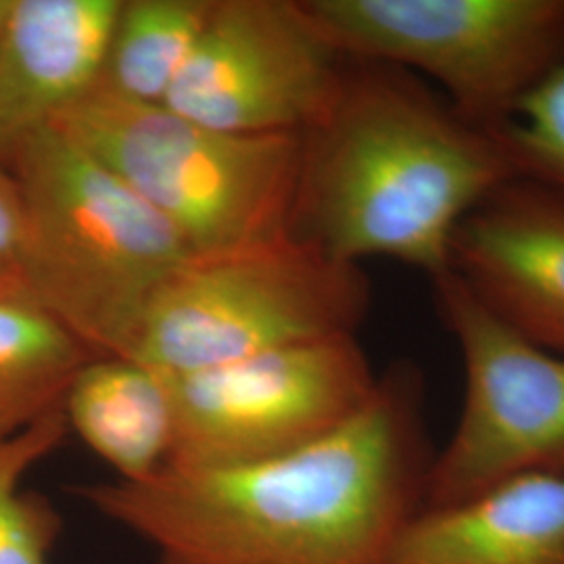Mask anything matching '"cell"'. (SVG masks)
<instances>
[{
  "label": "cell",
  "instance_id": "cell-15",
  "mask_svg": "<svg viewBox=\"0 0 564 564\" xmlns=\"http://www.w3.org/2000/svg\"><path fill=\"white\" fill-rule=\"evenodd\" d=\"M214 0H121L97 86L128 101L165 105Z\"/></svg>",
  "mask_w": 564,
  "mask_h": 564
},
{
  "label": "cell",
  "instance_id": "cell-17",
  "mask_svg": "<svg viewBox=\"0 0 564 564\" xmlns=\"http://www.w3.org/2000/svg\"><path fill=\"white\" fill-rule=\"evenodd\" d=\"M494 134L519 178L564 197V63L524 97Z\"/></svg>",
  "mask_w": 564,
  "mask_h": 564
},
{
  "label": "cell",
  "instance_id": "cell-5",
  "mask_svg": "<svg viewBox=\"0 0 564 564\" xmlns=\"http://www.w3.org/2000/svg\"><path fill=\"white\" fill-rule=\"evenodd\" d=\"M368 305L360 265L293 235L191 256L153 297L130 360L165 377L191 375L295 343L356 335Z\"/></svg>",
  "mask_w": 564,
  "mask_h": 564
},
{
  "label": "cell",
  "instance_id": "cell-13",
  "mask_svg": "<svg viewBox=\"0 0 564 564\" xmlns=\"http://www.w3.org/2000/svg\"><path fill=\"white\" fill-rule=\"evenodd\" d=\"M69 431L120 481H144L170 463L172 408L162 372L130 358H93L63 405Z\"/></svg>",
  "mask_w": 564,
  "mask_h": 564
},
{
  "label": "cell",
  "instance_id": "cell-2",
  "mask_svg": "<svg viewBox=\"0 0 564 564\" xmlns=\"http://www.w3.org/2000/svg\"><path fill=\"white\" fill-rule=\"evenodd\" d=\"M300 137L291 235L341 262L387 258L431 281L449 270L464 218L519 178L494 132L377 61L343 57L330 99Z\"/></svg>",
  "mask_w": 564,
  "mask_h": 564
},
{
  "label": "cell",
  "instance_id": "cell-4",
  "mask_svg": "<svg viewBox=\"0 0 564 564\" xmlns=\"http://www.w3.org/2000/svg\"><path fill=\"white\" fill-rule=\"evenodd\" d=\"M48 126L172 224L193 256L291 235L300 132L241 134L95 86Z\"/></svg>",
  "mask_w": 564,
  "mask_h": 564
},
{
  "label": "cell",
  "instance_id": "cell-16",
  "mask_svg": "<svg viewBox=\"0 0 564 564\" xmlns=\"http://www.w3.org/2000/svg\"><path fill=\"white\" fill-rule=\"evenodd\" d=\"M67 433L65 412H57L0 442V564H48L63 529L59 510L25 491L23 479L59 449Z\"/></svg>",
  "mask_w": 564,
  "mask_h": 564
},
{
  "label": "cell",
  "instance_id": "cell-7",
  "mask_svg": "<svg viewBox=\"0 0 564 564\" xmlns=\"http://www.w3.org/2000/svg\"><path fill=\"white\" fill-rule=\"evenodd\" d=\"M431 282L460 351L464 398L431 463L423 508L458 505L521 477H564V356L502 323L454 272Z\"/></svg>",
  "mask_w": 564,
  "mask_h": 564
},
{
  "label": "cell",
  "instance_id": "cell-10",
  "mask_svg": "<svg viewBox=\"0 0 564 564\" xmlns=\"http://www.w3.org/2000/svg\"><path fill=\"white\" fill-rule=\"evenodd\" d=\"M449 272L524 339L564 356V197L506 182L458 226Z\"/></svg>",
  "mask_w": 564,
  "mask_h": 564
},
{
  "label": "cell",
  "instance_id": "cell-1",
  "mask_svg": "<svg viewBox=\"0 0 564 564\" xmlns=\"http://www.w3.org/2000/svg\"><path fill=\"white\" fill-rule=\"evenodd\" d=\"M433 458L423 375L400 360L349 421L297 452L235 468L165 466L76 496L158 564H391L423 510Z\"/></svg>",
  "mask_w": 564,
  "mask_h": 564
},
{
  "label": "cell",
  "instance_id": "cell-18",
  "mask_svg": "<svg viewBox=\"0 0 564 564\" xmlns=\"http://www.w3.org/2000/svg\"><path fill=\"white\" fill-rule=\"evenodd\" d=\"M25 216L13 172L0 162V279L20 274Z\"/></svg>",
  "mask_w": 564,
  "mask_h": 564
},
{
  "label": "cell",
  "instance_id": "cell-19",
  "mask_svg": "<svg viewBox=\"0 0 564 564\" xmlns=\"http://www.w3.org/2000/svg\"><path fill=\"white\" fill-rule=\"evenodd\" d=\"M11 7H13V0H0V32H2L4 23H7V20H9Z\"/></svg>",
  "mask_w": 564,
  "mask_h": 564
},
{
  "label": "cell",
  "instance_id": "cell-12",
  "mask_svg": "<svg viewBox=\"0 0 564 564\" xmlns=\"http://www.w3.org/2000/svg\"><path fill=\"white\" fill-rule=\"evenodd\" d=\"M391 564H564V477H521L423 508Z\"/></svg>",
  "mask_w": 564,
  "mask_h": 564
},
{
  "label": "cell",
  "instance_id": "cell-11",
  "mask_svg": "<svg viewBox=\"0 0 564 564\" xmlns=\"http://www.w3.org/2000/svg\"><path fill=\"white\" fill-rule=\"evenodd\" d=\"M121 0H13L0 32V162L101 80Z\"/></svg>",
  "mask_w": 564,
  "mask_h": 564
},
{
  "label": "cell",
  "instance_id": "cell-3",
  "mask_svg": "<svg viewBox=\"0 0 564 564\" xmlns=\"http://www.w3.org/2000/svg\"><path fill=\"white\" fill-rule=\"evenodd\" d=\"M2 163L20 186V276L95 358H130L142 318L193 251L181 232L55 126Z\"/></svg>",
  "mask_w": 564,
  "mask_h": 564
},
{
  "label": "cell",
  "instance_id": "cell-6",
  "mask_svg": "<svg viewBox=\"0 0 564 564\" xmlns=\"http://www.w3.org/2000/svg\"><path fill=\"white\" fill-rule=\"evenodd\" d=\"M347 59L433 82L473 126L496 132L564 63V0H302Z\"/></svg>",
  "mask_w": 564,
  "mask_h": 564
},
{
  "label": "cell",
  "instance_id": "cell-14",
  "mask_svg": "<svg viewBox=\"0 0 564 564\" xmlns=\"http://www.w3.org/2000/svg\"><path fill=\"white\" fill-rule=\"evenodd\" d=\"M93 358L20 274L0 279V442L63 412Z\"/></svg>",
  "mask_w": 564,
  "mask_h": 564
},
{
  "label": "cell",
  "instance_id": "cell-8",
  "mask_svg": "<svg viewBox=\"0 0 564 564\" xmlns=\"http://www.w3.org/2000/svg\"><path fill=\"white\" fill-rule=\"evenodd\" d=\"M165 381L167 466L235 468L323 440L368 402L379 375L356 335H335Z\"/></svg>",
  "mask_w": 564,
  "mask_h": 564
},
{
  "label": "cell",
  "instance_id": "cell-9",
  "mask_svg": "<svg viewBox=\"0 0 564 564\" xmlns=\"http://www.w3.org/2000/svg\"><path fill=\"white\" fill-rule=\"evenodd\" d=\"M341 65L302 0H214L165 107L226 132H302Z\"/></svg>",
  "mask_w": 564,
  "mask_h": 564
}]
</instances>
